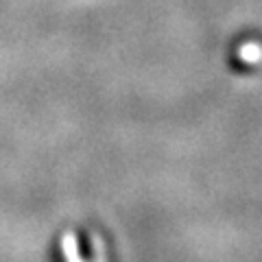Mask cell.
<instances>
[{"mask_svg":"<svg viewBox=\"0 0 262 262\" xmlns=\"http://www.w3.org/2000/svg\"><path fill=\"white\" fill-rule=\"evenodd\" d=\"M51 262H116V249L101 227L72 223L55 234Z\"/></svg>","mask_w":262,"mask_h":262,"instance_id":"6da1fadb","label":"cell"}]
</instances>
